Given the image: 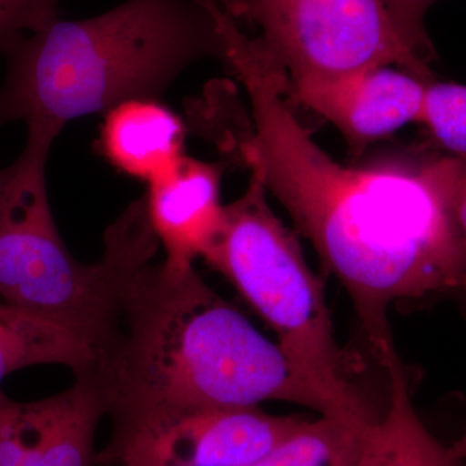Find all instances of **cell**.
<instances>
[{"label": "cell", "instance_id": "6da1fadb", "mask_svg": "<svg viewBox=\"0 0 466 466\" xmlns=\"http://www.w3.org/2000/svg\"><path fill=\"white\" fill-rule=\"evenodd\" d=\"M223 33L226 64L244 86L253 116L242 157L345 288L383 364L397 351L389 323L395 302L466 294L452 213L461 161L400 155L343 167L300 125L287 76L257 38L235 23Z\"/></svg>", "mask_w": 466, "mask_h": 466}, {"label": "cell", "instance_id": "7a4b0ae2", "mask_svg": "<svg viewBox=\"0 0 466 466\" xmlns=\"http://www.w3.org/2000/svg\"><path fill=\"white\" fill-rule=\"evenodd\" d=\"M101 373L110 419L280 400L361 424L342 401L196 272L144 263L121 297L119 337Z\"/></svg>", "mask_w": 466, "mask_h": 466}, {"label": "cell", "instance_id": "3957f363", "mask_svg": "<svg viewBox=\"0 0 466 466\" xmlns=\"http://www.w3.org/2000/svg\"><path fill=\"white\" fill-rule=\"evenodd\" d=\"M226 55L208 0H126L85 20L58 18L3 54L0 127L24 121L61 133L122 101L159 99L196 61Z\"/></svg>", "mask_w": 466, "mask_h": 466}, {"label": "cell", "instance_id": "277c9868", "mask_svg": "<svg viewBox=\"0 0 466 466\" xmlns=\"http://www.w3.org/2000/svg\"><path fill=\"white\" fill-rule=\"evenodd\" d=\"M26 126L25 148L0 187V302L56 321L85 339L97 361L106 360L118 341L126 280L159 247L146 200L134 201L106 229L100 260L79 262L58 233L46 183L60 133Z\"/></svg>", "mask_w": 466, "mask_h": 466}, {"label": "cell", "instance_id": "5b68a950", "mask_svg": "<svg viewBox=\"0 0 466 466\" xmlns=\"http://www.w3.org/2000/svg\"><path fill=\"white\" fill-rule=\"evenodd\" d=\"M202 259L235 288L315 382L359 416H380L355 383L357 361L337 341L320 279L269 208L258 177L251 175L244 195L225 207L219 232Z\"/></svg>", "mask_w": 466, "mask_h": 466}, {"label": "cell", "instance_id": "8992f818", "mask_svg": "<svg viewBox=\"0 0 466 466\" xmlns=\"http://www.w3.org/2000/svg\"><path fill=\"white\" fill-rule=\"evenodd\" d=\"M240 18L259 27V45L289 82L391 66L434 79L381 0H242Z\"/></svg>", "mask_w": 466, "mask_h": 466}, {"label": "cell", "instance_id": "52a82bcc", "mask_svg": "<svg viewBox=\"0 0 466 466\" xmlns=\"http://www.w3.org/2000/svg\"><path fill=\"white\" fill-rule=\"evenodd\" d=\"M96 466H248L303 425L259 406L187 408L116 417Z\"/></svg>", "mask_w": 466, "mask_h": 466}, {"label": "cell", "instance_id": "ba28073f", "mask_svg": "<svg viewBox=\"0 0 466 466\" xmlns=\"http://www.w3.org/2000/svg\"><path fill=\"white\" fill-rule=\"evenodd\" d=\"M429 81L406 70L375 66L327 79L289 82L288 97L323 116L360 156L368 146L420 122Z\"/></svg>", "mask_w": 466, "mask_h": 466}, {"label": "cell", "instance_id": "9c48e42d", "mask_svg": "<svg viewBox=\"0 0 466 466\" xmlns=\"http://www.w3.org/2000/svg\"><path fill=\"white\" fill-rule=\"evenodd\" d=\"M220 180L219 165L186 155L148 184L147 214L167 266L193 267L216 238L225 216Z\"/></svg>", "mask_w": 466, "mask_h": 466}, {"label": "cell", "instance_id": "30bf717a", "mask_svg": "<svg viewBox=\"0 0 466 466\" xmlns=\"http://www.w3.org/2000/svg\"><path fill=\"white\" fill-rule=\"evenodd\" d=\"M186 127L177 113L152 97L122 101L104 115L100 150L121 173L147 184L177 164Z\"/></svg>", "mask_w": 466, "mask_h": 466}, {"label": "cell", "instance_id": "8fae6325", "mask_svg": "<svg viewBox=\"0 0 466 466\" xmlns=\"http://www.w3.org/2000/svg\"><path fill=\"white\" fill-rule=\"evenodd\" d=\"M34 404L38 466H96V431L109 410L108 388L99 368L79 373L66 391Z\"/></svg>", "mask_w": 466, "mask_h": 466}, {"label": "cell", "instance_id": "7c38bea8", "mask_svg": "<svg viewBox=\"0 0 466 466\" xmlns=\"http://www.w3.org/2000/svg\"><path fill=\"white\" fill-rule=\"evenodd\" d=\"M383 367L389 379L388 406L364 429L355 466H461V460L431 433L416 412L397 352Z\"/></svg>", "mask_w": 466, "mask_h": 466}, {"label": "cell", "instance_id": "4fadbf2b", "mask_svg": "<svg viewBox=\"0 0 466 466\" xmlns=\"http://www.w3.org/2000/svg\"><path fill=\"white\" fill-rule=\"evenodd\" d=\"M57 364L75 376L97 366L94 349L56 321L5 305L0 309V392L5 377L23 368Z\"/></svg>", "mask_w": 466, "mask_h": 466}, {"label": "cell", "instance_id": "5bb4252c", "mask_svg": "<svg viewBox=\"0 0 466 466\" xmlns=\"http://www.w3.org/2000/svg\"><path fill=\"white\" fill-rule=\"evenodd\" d=\"M367 426L329 416L306 420L268 455L248 466H355Z\"/></svg>", "mask_w": 466, "mask_h": 466}, {"label": "cell", "instance_id": "9a60e30c", "mask_svg": "<svg viewBox=\"0 0 466 466\" xmlns=\"http://www.w3.org/2000/svg\"><path fill=\"white\" fill-rule=\"evenodd\" d=\"M419 124L435 148L466 161V86L429 81Z\"/></svg>", "mask_w": 466, "mask_h": 466}, {"label": "cell", "instance_id": "2e32d148", "mask_svg": "<svg viewBox=\"0 0 466 466\" xmlns=\"http://www.w3.org/2000/svg\"><path fill=\"white\" fill-rule=\"evenodd\" d=\"M0 466H38V426L32 403L0 392Z\"/></svg>", "mask_w": 466, "mask_h": 466}, {"label": "cell", "instance_id": "e0dca14e", "mask_svg": "<svg viewBox=\"0 0 466 466\" xmlns=\"http://www.w3.org/2000/svg\"><path fill=\"white\" fill-rule=\"evenodd\" d=\"M61 0H0V54L58 20Z\"/></svg>", "mask_w": 466, "mask_h": 466}, {"label": "cell", "instance_id": "ac0fdd59", "mask_svg": "<svg viewBox=\"0 0 466 466\" xmlns=\"http://www.w3.org/2000/svg\"><path fill=\"white\" fill-rule=\"evenodd\" d=\"M400 38L417 56L431 66L437 54L425 27V16L440 0H381Z\"/></svg>", "mask_w": 466, "mask_h": 466}, {"label": "cell", "instance_id": "d6986e66", "mask_svg": "<svg viewBox=\"0 0 466 466\" xmlns=\"http://www.w3.org/2000/svg\"><path fill=\"white\" fill-rule=\"evenodd\" d=\"M460 161H461V165H460L455 193H453L452 213L460 250H461L466 267V161L464 159H460Z\"/></svg>", "mask_w": 466, "mask_h": 466}, {"label": "cell", "instance_id": "ffe728a7", "mask_svg": "<svg viewBox=\"0 0 466 466\" xmlns=\"http://www.w3.org/2000/svg\"><path fill=\"white\" fill-rule=\"evenodd\" d=\"M216 2L236 21L240 18L242 0H216Z\"/></svg>", "mask_w": 466, "mask_h": 466}, {"label": "cell", "instance_id": "44dd1931", "mask_svg": "<svg viewBox=\"0 0 466 466\" xmlns=\"http://www.w3.org/2000/svg\"><path fill=\"white\" fill-rule=\"evenodd\" d=\"M451 451H452L453 455L456 456L461 461L466 460V431L461 437L459 438L452 446H450Z\"/></svg>", "mask_w": 466, "mask_h": 466}, {"label": "cell", "instance_id": "7402d4cb", "mask_svg": "<svg viewBox=\"0 0 466 466\" xmlns=\"http://www.w3.org/2000/svg\"><path fill=\"white\" fill-rule=\"evenodd\" d=\"M5 168H0V187H2L3 180H5Z\"/></svg>", "mask_w": 466, "mask_h": 466}, {"label": "cell", "instance_id": "603a6c76", "mask_svg": "<svg viewBox=\"0 0 466 466\" xmlns=\"http://www.w3.org/2000/svg\"><path fill=\"white\" fill-rule=\"evenodd\" d=\"M5 303L0 302V309H2L3 308H5Z\"/></svg>", "mask_w": 466, "mask_h": 466}]
</instances>
